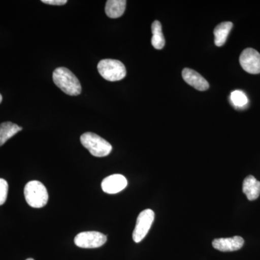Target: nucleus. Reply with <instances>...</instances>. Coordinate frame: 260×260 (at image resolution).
I'll list each match as a JSON object with an SVG mask.
<instances>
[{
	"label": "nucleus",
	"mask_w": 260,
	"mask_h": 260,
	"mask_svg": "<svg viewBox=\"0 0 260 260\" xmlns=\"http://www.w3.org/2000/svg\"><path fill=\"white\" fill-rule=\"evenodd\" d=\"M80 142L93 156H107L112 150V145L95 133H84L80 137Z\"/></svg>",
	"instance_id": "nucleus-3"
},
{
	"label": "nucleus",
	"mask_w": 260,
	"mask_h": 260,
	"mask_svg": "<svg viewBox=\"0 0 260 260\" xmlns=\"http://www.w3.org/2000/svg\"><path fill=\"white\" fill-rule=\"evenodd\" d=\"M43 3L51 5H64L68 3L67 0H42Z\"/></svg>",
	"instance_id": "nucleus-18"
},
{
	"label": "nucleus",
	"mask_w": 260,
	"mask_h": 260,
	"mask_svg": "<svg viewBox=\"0 0 260 260\" xmlns=\"http://www.w3.org/2000/svg\"><path fill=\"white\" fill-rule=\"evenodd\" d=\"M243 192L250 201L257 199L260 194V181L253 176H248L243 182Z\"/></svg>",
	"instance_id": "nucleus-11"
},
{
	"label": "nucleus",
	"mask_w": 260,
	"mask_h": 260,
	"mask_svg": "<svg viewBox=\"0 0 260 260\" xmlns=\"http://www.w3.org/2000/svg\"><path fill=\"white\" fill-rule=\"evenodd\" d=\"M151 30L153 34L151 39L152 45L155 49L160 50L165 46L166 42L162 32L161 24L158 20H155L152 24Z\"/></svg>",
	"instance_id": "nucleus-15"
},
{
	"label": "nucleus",
	"mask_w": 260,
	"mask_h": 260,
	"mask_svg": "<svg viewBox=\"0 0 260 260\" xmlns=\"http://www.w3.org/2000/svg\"><path fill=\"white\" fill-rule=\"evenodd\" d=\"M126 5L125 0H109L106 4V14L110 18H119L124 14Z\"/></svg>",
	"instance_id": "nucleus-12"
},
{
	"label": "nucleus",
	"mask_w": 260,
	"mask_h": 260,
	"mask_svg": "<svg viewBox=\"0 0 260 260\" xmlns=\"http://www.w3.org/2000/svg\"><path fill=\"white\" fill-rule=\"evenodd\" d=\"M54 84L69 95H78L81 93L82 87L79 80L69 69L66 68H56L53 73Z\"/></svg>",
	"instance_id": "nucleus-1"
},
{
	"label": "nucleus",
	"mask_w": 260,
	"mask_h": 260,
	"mask_svg": "<svg viewBox=\"0 0 260 260\" xmlns=\"http://www.w3.org/2000/svg\"><path fill=\"white\" fill-rule=\"evenodd\" d=\"M2 102H3V96H2L1 94H0V104H1Z\"/></svg>",
	"instance_id": "nucleus-19"
},
{
	"label": "nucleus",
	"mask_w": 260,
	"mask_h": 260,
	"mask_svg": "<svg viewBox=\"0 0 260 260\" xmlns=\"http://www.w3.org/2000/svg\"><path fill=\"white\" fill-rule=\"evenodd\" d=\"M182 78L186 83L200 91H205L209 88L208 82L198 72L189 68L183 70Z\"/></svg>",
	"instance_id": "nucleus-10"
},
{
	"label": "nucleus",
	"mask_w": 260,
	"mask_h": 260,
	"mask_svg": "<svg viewBox=\"0 0 260 260\" xmlns=\"http://www.w3.org/2000/svg\"><path fill=\"white\" fill-rule=\"evenodd\" d=\"M97 68L102 78L111 82L124 79L126 75L125 66L116 59H103L99 61Z\"/></svg>",
	"instance_id": "nucleus-4"
},
{
	"label": "nucleus",
	"mask_w": 260,
	"mask_h": 260,
	"mask_svg": "<svg viewBox=\"0 0 260 260\" xmlns=\"http://www.w3.org/2000/svg\"><path fill=\"white\" fill-rule=\"evenodd\" d=\"M155 218V213L153 210H143L138 215L136 225L133 234V239L135 243H139L143 240L151 228Z\"/></svg>",
	"instance_id": "nucleus-5"
},
{
	"label": "nucleus",
	"mask_w": 260,
	"mask_h": 260,
	"mask_svg": "<svg viewBox=\"0 0 260 260\" xmlns=\"http://www.w3.org/2000/svg\"><path fill=\"white\" fill-rule=\"evenodd\" d=\"M127 186V180L121 174H114L106 177L102 181V188L107 194H116L125 189Z\"/></svg>",
	"instance_id": "nucleus-8"
},
{
	"label": "nucleus",
	"mask_w": 260,
	"mask_h": 260,
	"mask_svg": "<svg viewBox=\"0 0 260 260\" xmlns=\"http://www.w3.org/2000/svg\"><path fill=\"white\" fill-rule=\"evenodd\" d=\"M23 128L21 126L10 121L2 123L0 124V146L4 145L8 140L13 138Z\"/></svg>",
	"instance_id": "nucleus-13"
},
{
	"label": "nucleus",
	"mask_w": 260,
	"mask_h": 260,
	"mask_svg": "<svg viewBox=\"0 0 260 260\" xmlns=\"http://www.w3.org/2000/svg\"><path fill=\"white\" fill-rule=\"evenodd\" d=\"M107 236L98 232H85L75 237V245L83 249H95L101 247L107 242Z\"/></svg>",
	"instance_id": "nucleus-6"
},
{
	"label": "nucleus",
	"mask_w": 260,
	"mask_h": 260,
	"mask_svg": "<svg viewBox=\"0 0 260 260\" xmlns=\"http://www.w3.org/2000/svg\"><path fill=\"white\" fill-rule=\"evenodd\" d=\"M8 184L6 180L0 179V205L6 202L8 194Z\"/></svg>",
	"instance_id": "nucleus-17"
},
{
	"label": "nucleus",
	"mask_w": 260,
	"mask_h": 260,
	"mask_svg": "<svg viewBox=\"0 0 260 260\" xmlns=\"http://www.w3.org/2000/svg\"><path fill=\"white\" fill-rule=\"evenodd\" d=\"M244 240L242 237L236 236L231 238H220L213 241V246L220 251H234L239 250L244 246Z\"/></svg>",
	"instance_id": "nucleus-9"
},
{
	"label": "nucleus",
	"mask_w": 260,
	"mask_h": 260,
	"mask_svg": "<svg viewBox=\"0 0 260 260\" xmlns=\"http://www.w3.org/2000/svg\"><path fill=\"white\" fill-rule=\"evenodd\" d=\"M26 260H34V259H32V258H29V259H27Z\"/></svg>",
	"instance_id": "nucleus-20"
},
{
	"label": "nucleus",
	"mask_w": 260,
	"mask_h": 260,
	"mask_svg": "<svg viewBox=\"0 0 260 260\" xmlns=\"http://www.w3.org/2000/svg\"><path fill=\"white\" fill-rule=\"evenodd\" d=\"M231 101L237 107H244L248 104V99L246 94L242 90H234L231 93Z\"/></svg>",
	"instance_id": "nucleus-16"
},
{
	"label": "nucleus",
	"mask_w": 260,
	"mask_h": 260,
	"mask_svg": "<svg viewBox=\"0 0 260 260\" xmlns=\"http://www.w3.org/2000/svg\"><path fill=\"white\" fill-rule=\"evenodd\" d=\"M232 28V22H223L215 27L213 34L215 37V44L217 47H222L224 45Z\"/></svg>",
	"instance_id": "nucleus-14"
},
{
	"label": "nucleus",
	"mask_w": 260,
	"mask_h": 260,
	"mask_svg": "<svg viewBox=\"0 0 260 260\" xmlns=\"http://www.w3.org/2000/svg\"><path fill=\"white\" fill-rule=\"evenodd\" d=\"M24 195L27 203L34 208H41L47 204L49 194L47 188L39 181L27 183L24 189Z\"/></svg>",
	"instance_id": "nucleus-2"
},
{
	"label": "nucleus",
	"mask_w": 260,
	"mask_h": 260,
	"mask_svg": "<svg viewBox=\"0 0 260 260\" xmlns=\"http://www.w3.org/2000/svg\"><path fill=\"white\" fill-rule=\"evenodd\" d=\"M239 61L246 73L250 74L260 73V54L255 49L251 48L244 49L239 57Z\"/></svg>",
	"instance_id": "nucleus-7"
}]
</instances>
